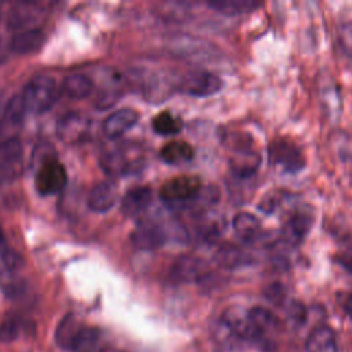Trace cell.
I'll use <instances>...</instances> for the list:
<instances>
[{
  "instance_id": "1",
  "label": "cell",
  "mask_w": 352,
  "mask_h": 352,
  "mask_svg": "<svg viewBox=\"0 0 352 352\" xmlns=\"http://www.w3.org/2000/svg\"><path fill=\"white\" fill-rule=\"evenodd\" d=\"M59 96L56 81L48 76H37L32 78L23 88L22 99L28 111L43 114L48 111Z\"/></svg>"
},
{
  "instance_id": "2",
  "label": "cell",
  "mask_w": 352,
  "mask_h": 352,
  "mask_svg": "<svg viewBox=\"0 0 352 352\" xmlns=\"http://www.w3.org/2000/svg\"><path fill=\"white\" fill-rule=\"evenodd\" d=\"M201 190L202 182L198 176L183 175L165 182L160 190V197L169 208L188 209Z\"/></svg>"
},
{
  "instance_id": "3",
  "label": "cell",
  "mask_w": 352,
  "mask_h": 352,
  "mask_svg": "<svg viewBox=\"0 0 352 352\" xmlns=\"http://www.w3.org/2000/svg\"><path fill=\"white\" fill-rule=\"evenodd\" d=\"M268 161L272 166L287 173H297L302 170L307 164L301 148L287 138H275L270 142Z\"/></svg>"
},
{
  "instance_id": "4",
  "label": "cell",
  "mask_w": 352,
  "mask_h": 352,
  "mask_svg": "<svg viewBox=\"0 0 352 352\" xmlns=\"http://www.w3.org/2000/svg\"><path fill=\"white\" fill-rule=\"evenodd\" d=\"M67 182L65 166L55 158L45 160L36 176V187L41 195H51L59 192Z\"/></svg>"
},
{
  "instance_id": "5",
  "label": "cell",
  "mask_w": 352,
  "mask_h": 352,
  "mask_svg": "<svg viewBox=\"0 0 352 352\" xmlns=\"http://www.w3.org/2000/svg\"><path fill=\"white\" fill-rule=\"evenodd\" d=\"M312 224H314L312 209H308L307 206L297 208L283 223L280 230V238L286 243L296 246L304 241Z\"/></svg>"
},
{
  "instance_id": "6",
  "label": "cell",
  "mask_w": 352,
  "mask_h": 352,
  "mask_svg": "<svg viewBox=\"0 0 352 352\" xmlns=\"http://www.w3.org/2000/svg\"><path fill=\"white\" fill-rule=\"evenodd\" d=\"M221 322L228 329V331L238 338L254 340L261 337L250 319L249 311H245L241 307H230L226 309Z\"/></svg>"
},
{
  "instance_id": "7",
  "label": "cell",
  "mask_w": 352,
  "mask_h": 352,
  "mask_svg": "<svg viewBox=\"0 0 352 352\" xmlns=\"http://www.w3.org/2000/svg\"><path fill=\"white\" fill-rule=\"evenodd\" d=\"M183 89L192 96H210L219 92L223 87L221 78L210 72H192L188 73L182 84Z\"/></svg>"
},
{
  "instance_id": "8",
  "label": "cell",
  "mask_w": 352,
  "mask_h": 352,
  "mask_svg": "<svg viewBox=\"0 0 352 352\" xmlns=\"http://www.w3.org/2000/svg\"><path fill=\"white\" fill-rule=\"evenodd\" d=\"M58 136L66 143H77L85 139L89 131V120L78 113H69L58 122Z\"/></svg>"
},
{
  "instance_id": "9",
  "label": "cell",
  "mask_w": 352,
  "mask_h": 352,
  "mask_svg": "<svg viewBox=\"0 0 352 352\" xmlns=\"http://www.w3.org/2000/svg\"><path fill=\"white\" fill-rule=\"evenodd\" d=\"M131 239L136 248L153 250L165 243V231L153 221H143L133 230Z\"/></svg>"
},
{
  "instance_id": "10",
  "label": "cell",
  "mask_w": 352,
  "mask_h": 352,
  "mask_svg": "<svg viewBox=\"0 0 352 352\" xmlns=\"http://www.w3.org/2000/svg\"><path fill=\"white\" fill-rule=\"evenodd\" d=\"M138 120L139 114L133 109H120L103 121V132L107 138L117 139L131 129Z\"/></svg>"
},
{
  "instance_id": "11",
  "label": "cell",
  "mask_w": 352,
  "mask_h": 352,
  "mask_svg": "<svg viewBox=\"0 0 352 352\" xmlns=\"http://www.w3.org/2000/svg\"><path fill=\"white\" fill-rule=\"evenodd\" d=\"M232 228L239 241L245 243L256 242L263 232L261 221L249 212H239L232 219Z\"/></svg>"
},
{
  "instance_id": "12",
  "label": "cell",
  "mask_w": 352,
  "mask_h": 352,
  "mask_svg": "<svg viewBox=\"0 0 352 352\" xmlns=\"http://www.w3.org/2000/svg\"><path fill=\"white\" fill-rule=\"evenodd\" d=\"M117 201V188L110 182H102L96 184L88 195V206L98 213L109 212Z\"/></svg>"
},
{
  "instance_id": "13",
  "label": "cell",
  "mask_w": 352,
  "mask_h": 352,
  "mask_svg": "<svg viewBox=\"0 0 352 352\" xmlns=\"http://www.w3.org/2000/svg\"><path fill=\"white\" fill-rule=\"evenodd\" d=\"M151 197H153L151 190L146 186L135 187V188L129 190L121 201L122 213L129 217L139 216L150 205Z\"/></svg>"
},
{
  "instance_id": "14",
  "label": "cell",
  "mask_w": 352,
  "mask_h": 352,
  "mask_svg": "<svg viewBox=\"0 0 352 352\" xmlns=\"http://www.w3.org/2000/svg\"><path fill=\"white\" fill-rule=\"evenodd\" d=\"M84 327H80L73 315H67L58 324L55 331V340L59 346L66 349H74L80 346V340L82 336Z\"/></svg>"
},
{
  "instance_id": "15",
  "label": "cell",
  "mask_w": 352,
  "mask_h": 352,
  "mask_svg": "<svg viewBox=\"0 0 352 352\" xmlns=\"http://www.w3.org/2000/svg\"><path fill=\"white\" fill-rule=\"evenodd\" d=\"M206 272V264L202 258L195 256L180 257L172 270V275L179 280H197Z\"/></svg>"
},
{
  "instance_id": "16",
  "label": "cell",
  "mask_w": 352,
  "mask_h": 352,
  "mask_svg": "<svg viewBox=\"0 0 352 352\" xmlns=\"http://www.w3.org/2000/svg\"><path fill=\"white\" fill-rule=\"evenodd\" d=\"M45 41V34L41 29L32 28L14 34L11 47L18 54H33L38 51Z\"/></svg>"
},
{
  "instance_id": "17",
  "label": "cell",
  "mask_w": 352,
  "mask_h": 352,
  "mask_svg": "<svg viewBox=\"0 0 352 352\" xmlns=\"http://www.w3.org/2000/svg\"><path fill=\"white\" fill-rule=\"evenodd\" d=\"M308 352H338L334 331L329 326H318L307 340Z\"/></svg>"
},
{
  "instance_id": "18",
  "label": "cell",
  "mask_w": 352,
  "mask_h": 352,
  "mask_svg": "<svg viewBox=\"0 0 352 352\" xmlns=\"http://www.w3.org/2000/svg\"><path fill=\"white\" fill-rule=\"evenodd\" d=\"M62 91L66 96L72 99H84L92 94L94 82L88 76L74 73L63 80Z\"/></svg>"
},
{
  "instance_id": "19",
  "label": "cell",
  "mask_w": 352,
  "mask_h": 352,
  "mask_svg": "<svg viewBox=\"0 0 352 352\" xmlns=\"http://www.w3.org/2000/svg\"><path fill=\"white\" fill-rule=\"evenodd\" d=\"M164 162L169 165H182L184 162H188L194 157L192 147L183 140H173L166 143L160 153Z\"/></svg>"
},
{
  "instance_id": "20",
  "label": "cell",
  "mask_w": 352,
  "mask_h": 352,
  "mask_svg": "<svg viewBox=\"0 0 352 352\" xmlns=\"http://www.w3.org/2000/svg\"><path fill=\"white\" fill-rule=\"evenodd\" d=\"M208 6L226 15H241L254 11L261 7V3L254 0H213Z\"/></svg>"
},
{
  "instance_id": "21",
  "label": "cell",
  "mask_w": 352,
  "mask_h": 352,
  "mask_svg": "<svg viewBox=\"0 0 352 352\" xmlns=\"http://www.w3.org/2000/svg\"><path fill=\"white\" fill-rule=\"evenodd\" d=\"M214 260L226 268H235L249 261L248 254L234 245H224L219 248L214 254Z\"/></svg>"
},
{
  "instance_id": "22",
  "label": "cell",
  "mask_w": 352,
  "mask_h": 352,
  "mask_svg": "<svg viewBox=\"0 0 352 352\" xmlns=\"http://www.w3.org/2000/svg\"><path fill=\"white\" fill-rule=\"evenodd\" d=\"M151 126L155 133L166 136V135L179 133L183 126V122L179 117H176L170 111H162L153 118Z\"/></svg>"
},
{
  "instance_id": "23",
  "label": "cell",
  "mask_w": 352,
  "mask_h": 352,
  "mask_svg": "<svg viewBox=\"0 0 352 352\" xmlns=\"http://www.w3.org/2000/svg\"><path fill=\"white\" fill-rule=\"evenodd\" d=\"M102 166L103 169L109 173V175H114V176H118V175H125L131 170L132 166H135L133 162H129L125 155L120 151H114V153H110L107 154L103 161H102Z\"/></svg>"
},
{
  "instance_id": "24",
  "label": "cell",
  "mask_w": 352,
  "mask_h": 352,
  "mask_svg": "<svg viewBox=\"0 0 352 352\" xmlns=\"http://www.w3.org/2000/svg\"><path fill=\"white\" fill-rule=\"evenodd\" d=\"M249 315H250V319H252L254 327L260 333V336H263L265 331H268L271 329H275V326H276V318L267 308L254 307V308L249 309Z\"/></svg>"
},
{
  "instance_id": "25",
  "label": "cell",
  "mask_w": 352,
  "mask_h": 352,
  "mask_svg": "<svg viewBox=\"0 0 352 352\" xmlns=\"http://www.w3.org/2000/svg\"><path fill=\"white\" fill-rule=\"evenodd\" d=\"M26 107H25V103H23V99H22V95L19 96H14L7 107H6V111H4V118L10 122V124H19L23 118V114H25Z\"/></svg>"
},
{
  "instance_id": "26",
  "label": "cell",
  "mask_w": 352,
  "mask_h": 352,
  "mask_svg": "<svg viewBox=\"0 0 352 352\" xmlns=\"http://www.w3.org/2000/svg\"><path fill=\"white\" fill-rule=\"evenodd\" d=\"M0 261L4 267V270L10 271V272L18 271L23 265L22 257L16 252H14L12 249H10L7 246L0 248Z\"/></svg>"
},
{
  "instance_id": "27",
  "label": "cell",
  "mask_w": 352,
  "mask_h": 352,
  "mask_svg": "<svg viewBox=\"0 0 352 352\" xmlns=\"http://www.w3.org/2000/svg\"><path fill=\"white\" fill-rule=\"evenodd\" d=\"M19 336V323L15 319H7L0 324V341L11 342Z\"/></svg>"
},
{
  "instance_id": "28",
  "label": "cell",
  "mask_w": 352,
  "mask_h": 352,
  "mask_svg": "<svg viewBox=\"0 0 352 352\" xmlns=\"http://www.w3.org/2000/svg\"><path fill=\"white\" fill-rule=\"evenodd\" d=\"M279 202H280V197L278 195V192L272 191L271 195H267L265 198L261 199V202L258 205V209L264 213H272L274 210H276L275 208H278Z\"/></svg>"
},
{
  "instance_id": "29",
  "label": "cell",
  "mask_w": 352,
  "mask_h": 352,
  "mask_svg": "<svg viewBox=\"0 0 352 352\" xmlns=\"http://www.w3.org/2000/svg\"><path fill=\"white\" fill-rule=\"evenodd\" d=\"M346 309L352 314V294L349 296V298H348V302H346Z\"/></svg>"
}]
</instances>
